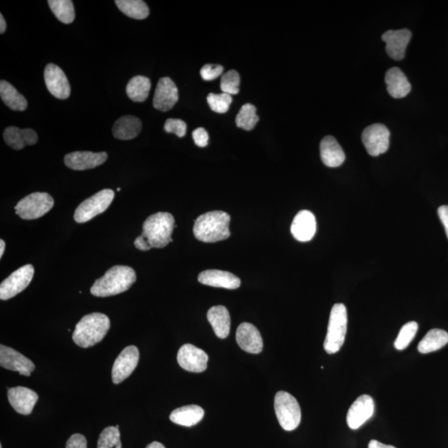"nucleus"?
Wrapping results in <instances>:
<instances>
[{"label": "nucleus", "instance_id": "nucleus-1", "mask_svg": "<svg viewBox=\"0 0 448 448\" xmlns=\"http://www.w3.org/2000/svg\"><path fill=\"white\" fill-rule=\"evenodd\" d=\"M175 227V218L166 212L149 216L143 223L142 234L134 242L137 249L148 251L162 249L173 242L171 236Z\"/></svg>", "mask_w": 448, "mask_h": 448}, {"label": "nucleus", "instance_id": "nucleus-2", "mask_svg": "<svg viewBox=\"0 0 448 448\" xmlns=\"http://www.w3.org/2000/svg\"><path fill=\"white\" fill-rule=\"evenodd\" d=\"M136 281V274L132 267L115 266L108 270L103 277L94 283L91 293L97 297H108L123 293Z\"/></svg>", "mask_w": 448, "mask_h": 448}, {"label": "nucleus", "instance_id": "nucleus-3", "mask_svg": "<svg viewBox=\"0 0 448 448\" xmlns=\"http://www.w3.org/2000/svg\"><path fill=\"white\" fill-rule=\"evenodd\" d=\"M231 217L223 211H212L200 215L194 225L195 237L203 242H217L230 237Z\"/></svg>", "mask_w": 448, "mask_h": 448}, {"label": "nucleus", "instance_id": "nucleus-4", "mask_svg": "<svg viewBox=\"0 0 448 448\" xmlns=\"http://www.w3.org/2000/svg\"><path fill=\"white\" fill-rule=\"evenodd\" d=\"M111 327V321L102 313H92L82 318L73 335L74 343L82 348L93 347L104 339Z\"/></svg>", "mask_w": 448, "mask_h": 448}, {"label": "nucleus", "instance_id": "nucleus-5", "mask_svg": "<svg viewBox=\"0 0 448 448\" xmlns=\"http://www.w3.org/2000/svg\"><path fill=\"white\" fill-rule=\"evenodd\" d=\"M347 310L344 304L333 306L328 324L327 334L324 342L326 352L332 355L340 351L344 345L347 332Z\"/></svg>", "mask_w": 448, "mask_h": 448}, {"label": "nucleus", "instance_id": "nucleus-6", "mask_svg": "<svg viewBox=\"0 0 448 448\" xmlns=\"http://www.w3.org/2000/svg\"><path fill=\"white\" fill-rule=\"evenodd\" d=\"M275 412L283 430L293 431L301 420V411L297 400L285 391L278 392L274 399Z\"/></svg>", "mask_w": 448, "mask_h": 448}, {"label": "nucleus", "instance_id": "nucleus-7", "mask_svg": "<svg viewBox=\"0 0 448 448\" xmlns=\"http://www.w3.org/2000/svg\"><path fill=\"white\" fill-rule=\"evenodd\" d=\"M53 206L54 200L48 192H37L21 199L15 207V212L23 219L33 220L49 213Z\"/></svg>", "mask_w": 448, "mask_h": 448}, {"label": "nucleus", "instance_id": "nucleus-8", "mask_svg": "<svg viewBox=\"0 0 448 448\" xmlns=\"http://www.w3.org/2000/svg\"><path fill=\"white\" fill-rule=\"evenodd\" d=\"M115 197V192L112 190H102L96 195L84 200L77 208L74 214V219L78 223H84L97 217L111 206Z\"/></svg>", "mask_w": 448, "mask_h": 448}, {"label": "nucleus", "instance_id": "nucleus-9", "mask_svg": "<svg viewBox=\"0 0 448 448\" xmlns=\"http://www.w3.org/2000/svg\"><path fill=\"white\" fill-rule=\"evenodd\" d=\"M34 269L32 265L27 264L15 271L0 285V299L2 301L17 296L25 290L32 282Z\"/></svg>", "mask_w": 448, "mask_h": 448}, {"label": "nucleus", "instance_id": "nucleus-10", "mask_svg": "<svg viewBox=\"0 0 448 448\" xmlns=\"http://www.w3.org/2000/svg\"><path fill=\"white\" fill-rule=\"evenodd\" d=\"M390 132L383 124H373L364 129L363 144L369 155L379 156L390 147Z\"/></svg>", "mask_w": 448, "mask_h": 448}, {"label": "nucleus", "instance_id": "nucleus-11", "mask_svg": "<svg viewBox=\"0 0 448 448\" xmlns=\"http://www.w3.org/2000/svg\"><path fill=\"white\" fill-rule=\"evenodd\" d=\"M140 359L139 349L135 345L125 347L116 358L113 364L112 378L113 383L119 384L127 379L135 371Z\"/></svg>", "mask_w": 448, "mask_h": 448}, {"label": "nucleus", "instance_id": "nucleus-12", "mask_svg": "<svg viewBox=\"0 0 448 448\" xmlns=\"http://www.w3.org/2000/svg\"><path fill=\"white\" fill-rule=\"evenodd\" d=\"M177 360L179 366L186 371L201 373L206 371L208 356L203 349L191 344H186L179 349Z\"/></svg>", "mask_w": 448, "mask_h": 448}, {"label": "nucleus", "instance_id": "nucleus-13", "mask_svg": "<svg viewBox=\"0 0 448 448\" xmlns=\"http://www.w3.org/2000/svg\"><path fill=\"white\" fill-rule=\"evenodd\" d=\"M47 88L58 99H68L71 94V86L66 74L58 66L53 64L47 65L45 72Z\"/></svg>", "mask_w": 448, "mask_h": 448}, {"label": "nucleus", "instance_id": "nucleus-14", "mask_svg": "<svg viewBox=\"0 0 448 448\" xmlns=\"http://www.w3.org/2000/svg\"><path fill=\"white\" fill-rule=\"evenodd\" d=\"M0 365L9 371H16L21 375L29 377L35 365L22 353L5 345H0Z\"/></svg>", "mask_w": 448, "mask_h": 448}, {"label": "nucleus", "instance_id": "nucleus-15", "mask_svg": "<svg viewBox=\"0 0 448 448\" xmlns=\"http://www.w3.org/2000/svg\"><path fill=\"white\" fill-rule=\"evenodd\" d=\"M375 412V402L372 397L364 395L358 398L349 408L347 421L348 426L356 430L366 423Z\"/></svg>", "mask_w": 448, "mask_h": 448}, {"label": "nucleus", "instance_id": "nucleus-16", "mask_svg": "<svg viewBox=\"0 0 448 448\" xmlns=\"http://www.w3.org/2000/svg\"><path fill=\"white\" fill-rule=\"evenodd\" d=\"M179 100L178 88L170 77L160 78L157 84L153 105L160 112L170 111Z\"/></svg>", "mask_w": 448, "mask_h": 448}, {"label": "nucleus", "instance_id": "nucleus-17", "mask_svg": "<svg viewBox=\"0 0 448 448\" xmlns=\"http://www.w3.org/2000/svg\"><path fill=\"white\" fill-rule=\"evenodd\" d=\"M108 158V153L76 151L65 156L64 163L73 171L91 170L104 164Z\"/></svg>", "mask_w": 448, "mask_h": 448}, {"label": "nucleus", "instance_id": "nucleus-18", "mask_svg": "<svg viewBox=\"0 0 448 448\" xmlns=\"http://www.w3.org/2000/svg\"><path fill=\"white\" fill-rule=\"evenodd\" d=\"M8 399L12 408L18 414L29 415L38 402V395L30 388L18 386L10 388Z\"/></svg>", "mask_w": 448, "mask_h": 448}, {"label": "nucleus", "instance_id": "nucleus-19", "mask_svg": "<svg viewBox=\"0 0 448 448\" xmlns=\"http://www.w3.org/2000/svg\"><path fill=\"white\" fill-rule=\"evenodd\" d=\"M411 38L412 34L407 29L388 30L385 32L382 35V39L386 42V51L388 56L396 61L402 60L406 56V48Z\"/></svg>", "mask_w": 448, "mask_h": 448}, {"label": "nucleus", "instance_id": "nucleus-20", "mask_svg": "<svg viewBox=\"0 0 448 448\" xmlns=\"http://www.w3.org/2000/svg\"><path fill=\"white\" fill-rule=\"evenodd\" d=\"M290 232L299 242L312 240L316 233L315 216L308 210H301L294 218Z\"/></svg>", "mask_w": 448, "mask_h": 448}, {"label": "nucleus", "instance_id": "nucleus-21", "mask_svg": "<svg viewBox=\"0 0 448 448\" xmlns=\"http://www.w3.org/2000/svg\"><path fill=\"white\" fill-rule=\"evenodd\" d=\"M236 340L239 347L247 353H259L263 349V340L260 332L253 325L242 323L236 332Z\"/></svg>", "mask_w": 448, "mask_h": 448}, {"label": "nucleus", "instance_id": "nucleus-22", "mask_svg": "<svg viewBox=\"0 0 448 448\" xmlns=\"http://www.w3.org/2000/svg\"><path fill=\"white\" fill-rule=\"evenodd\" d=\"M198 280L203 285L229 290L237 289L241 285L240 279L233 273L221 270L203 271L199 275Z\"/></svg>", "mask_w": 448, "mask_h": 448}, {"label": "nucleus", "instance_id": "nucleus-23", "mask_svg": "<svg viewBox=\"0 0 448 448\" xmlns=\"http://www.w3.org/2000/svg\"><path fill=\"white\" fill-rule=\"evenodd\" d=\"M3 139L6 144L15 151H21L27 145H34L38 140L37 133L33 129H19L15 127L5 129Z\"/></svg>", "mask_w": 448, "mask_h": 448}, {"label": "nucleus", "instance_id": "nucleus-24", "mask_svg": "<svg viewBox=\"0 0 448 448\" xmlns=\"http://www.w3.org/2000/svg\"><path fill=\"white\" fill-rule=\"evenodd\" d=\"M320 149L321 160L325 166L336 168L344 163L345 155L343 149L333 136H325L321 140Z\"/></svg>", "mask_w": 448, "mask_h": 448}, {"label": "nucleus", "instance_id": "nucleus-25", "mask_svg": "<svg viewBox=\"0 0 448 448\" xmlns=\"http://www.w3.org/2000/svg\"><path fill=\"white\" fill-rule=\"evenodd\" d=\"M208 322L214 329L215 335L220 339L229 336L231 327V318L229 310L223 306H216L208 310Z\"/></svg>", "mask_w": 448, "mask_h": 448}, {"label": "nucleus", "instance_id": "nucleus-26", "mask_svg": "<svg viewBox=\"0 0 448 448\" xmlns=\"http://www.w3.org/2000/svg\"><path fill=\"white\" fill-rule=\"evenodd\" d=\"M388 93L394 98H403L411 92V84L399 68H392L385 74Z\"/></svg>", "mask_w": 448, "mask_h": 448}, {"label": "nucleus", "instance_id": "nucleus-27", "mask_svg": "<svg viewBox=\"0 0 448 448\" xmlns=\"http://www.w3.org/2000/svg\"><path fill=\"white\" fill-rule=\"evenodd\" d=\"M142 129L139 118L133 116H124L118 119L113 125L114 137L118 140H128L136 138Z\"/></svg>", "mask_w": 448, "mask_h": 448}, {"label": "nucleus", "instance_id": "nucleus-28", "mask_svg": "<svg viewBox=\"0 0 448 448\" xmlns=\"http://www.w3.org/2000/svg\"><path fill=\"white\" fill-rule=\"evenodd\" d=\"M204 410L198 406H187L176 408L171 412V421L180 426L192 427L203 419Z\"/></svg>", "mask_w": 448, "mask_h": 448}, {"label": "nucleus", "instance_id": "nucleus-29", "mask_svg": "<svg viewBox=\"0 0 448 448\" xmlns=\"http://www.w3.org/2000/svg\"><path fill=\"white\" fill-rule=\"evenodd\" d=\"M0 97L3 103L13 111L23 112L27 108L26 98L6 81L2 80L0 82Z\"/></svg>", "mask_w": 448, "mask_h": 448}, {"label": "nucleus", "instance_id": "nucleus-30", "mask_svg": "<svg viewBox=\"0 0 448 448\" xmlns=\"http://www.w3.org/2000/svg\"><path fill=\"white\" fill-rule=\"evenodd\" d=\"M448 343V333L443 329H432L419 342L418 349L420 353H428L438 351Z\"/></svg>", "mask_w": 448, "mask_h": 448}, {"label": "nucleus", "instance_id": "nucleus-31", "mask_svg": "<svg viewBox=\"0 0 448 448\" xmlns=\"http://www.w3.org/2000/svg\"><path fill=\"white\" fill-rule=\"evenodd\" d=\"M151 88V82L148 77L136 76L129 81L127 94L129 99L135 102H143L147 99Z\"/></svg>", "mask_w": 448, "mask_h": 448}, {"label": "nucleus", "instance_id": "nucleus-32", "mask_svg": "<svg viewBox=\"0 0 448 448\" xmlns=\"http://www.w3.org/2000/svg\"><path fill=\"white\" fill-rule=\"evenodd\" d=\"M115 3L119 10L129 18L140 21L149 16V8L141 0H116Z\"/></svg>", "mask_w": 448, "mask_h": 448}, {"label": "nucleus", "instance_id": "nucleus-33", "mask_svg": "<svg viewBox=\"0 0 448 448\" xmlns=\"http://www.w3.org/2000/svg\"><path fill=\"white\" fill-rule=\"evenodd\" d=\"M49 5L59 21L69 25L75 19V10L71 0H49Z\"/></svg>", "mask_w": 448, "mask_h": 448}, {"label": "nucleus", "instance_id": "nucleus-34", "mask_svg": "<svg viewBox=\"0 0 448 448\" xmlns=\"http://www.w3.org/2000/svg\"><path fill=\"white\" fill-rule=\"evenodd\" d=\"M258 121L257 108L250 103L243 105L236 117L237 127L245 131H251L256 127Z\"/></svg>", "mask_w": 448, "mask_h": 448}, {"label": "nucleus", "instance_id": "nucleus-35", "mask_svg": "<svg viewBox=\"0 0 448 448\" xmlns=\"http://www.w3.org/2000/svg\"><path fill=\"white\" fill-rule=\"evenodd\" d=\"M419 325L415 321L408 322L400 329L398 337L395 341V347L398 351H403L414 339L416 332H418Z\"/></svg>", "mask_w": 448, "mask_h": 448}, {"label": "nucleus", "instance_id": "nucleus-36", "mask_svg": "<svg viewBox=\"0 0 448 448\" xmlns=\"http://www.w3.org/2000/svg\"><path fill=\"white\" fill-rule=\"evenodd\" d=\"M97 448H123L119 428L112 426L105 427L98 439Z\"/></svg>", "mask_w": 448, "mask_h": 448}, {"label": "nucleus", "instance_id": "nucleus-37", "mask_svg": "<svg viewBox=\"0 0 448 448\" xmlns=\"http://www.w3.org/2000/svg\"><path fill=\"white\" fill-rule=\"evenodd\" d=\"M239 84H240V76L235 70H230L229 72L223 74L220 88L223 93L227 95H237L239 92Z\"/></svg>", "mask_w": 448, "mask_h": 448}, {"label": "nucleus", "instance_id": "nucleus-38", "mask_svg": "<svg viewBox=\"0 0 448 448\" xmlns=\"http://www.w3.org/2000/svg\"><path fill=\"white\" fill-rule=\"evenodd\" d=\"M207 101L214 112L223 114L229 111L233 99L230 95H227L226 93H210L207 97Z\"/></svg>", "mask_w": 448, "mask_h": 448}, {"label": "nucleus", "instance_id": "nucleus-39", "mask_svg": "<svg viewBox=\"0 0 448 448\" xmlns=\"http://www.w3.org/2000/svg\"><path fill=\"white\" fill-rule=\"evenodd\" d=\"M164 129L166 132L174 133L177 136L182 138L186 135L187 125L182 120L171 118L166 121Z\"/></svg>", "mask_w": 448, "mask_h": 448}, {"label": "nucleus", "instance_id": "nucleus-40", "mask_svg": "<svg viewBox=\"0 0 448 448\" xmlns=\"http://www.w3.org/2000/svg\"><path fill=\"white\" fill-rule=\"evenodd\" d=\"M223 72V66L221 65L207 64L204 65L200 71V74L204 81H213L221 76Z\"/></svg>", "mask_w": 448, "mask_h": 448}, {"label": "nucleus", "instance_id": "nucleus-41", "mask_svg": "<svg viewBox=\"0 0 448 448\" xmlns=\"http://www.w3.org/2000/svg\"><path fill=\"white\" fill-rule=\"evenodd\" d=\"M66 448H88V442L84 435L73 434L66 442Z\"/></svg>", "mask_w": 448, "mask_h": 448}, {"label": "nucleus", "instance_id": "nucleus-42", "mask_svg": "<svg viewBox=\"0 0 448 448\" xmlns=\"http://www.w3.org/2000/svg\"><path fill=\"white\" fill-rule=\"evenodd\" d=\"M192 139L199 147H206L208 144V134L206 129L198 128L192 132Z\"/></svg>", "mask_w": 448, "mask_h": 448}, {"label": "nucleus", "instance_id": "nucleus-43", "mask_svg": "<svg viewBox=\"0 0 448 448\" xmlns=\"http://www.w3.org/2000/svg\"><path fill=\"white\" fill-rule=\"evenodd\" d=\"M438 213L440 220H441L444 227H445L446 234L448 238V206H443L440 207Z\"/></svg>", "mask_w": 448, "mask_h": 448}, {"label": "nucleus", "instance_id": "nucleus-44", "mask_svg": "<svg viewBox=\"0 0 448 448\" xmlns=\"http://www.w3.org/2000/svg\"><path fill=\"white\" fill-rule=\"evenodd\" d=\"M369 448H396L394 446L391 445H385L384 443H381L377 440H371L369 443Z\"/></svg>", "mask_w": 448, "mask_h": 448}, {"label": "nucleus", "instance_id": "nucleus-45", "mask_svg": "<svg viewBox=\"0 0 448 448\" xmlns=\"http://www.w3.org/2000/svg\"><path fill=\"white\" fill-rule=\"evenodd\" d=\"M7 29L6 22L5 18H3V14H0V34H3L5 33Z\"/></svg>", "mask_w": 448, "mask_h": 448}, {"label": "nucleus", "instance_id": "nucleus-46", "mask_svg": "<svg viewBox=\"0 0 448 448\" xmlns=\"http://www.w3.org/2000/svg\"><path fill=\"white\" fill-rule=\"evenodd\" d=\"M147 448H166V447H164L163 444H161L158 442H154L149 444Z\"/></svg>", "mask_w": 448, "mask_h": 448}, {"label": "nucleus", "instance_id": "nucleus-47", "mask_svg": "<svg viewBox=\"0 0 448 448\" xmlns=\"http://www.w3.org/2000/svg\"><path fill=\"white\" fill-rule=\"evenodd\" d=\"M5 242L1 239L0 240V258H2L3 253H5Z\"/></svg>", "mask_w": 448, "mask_h": 448}, {"label": "nucleus", "instance_id": "nucleus-48", "mask_svg": "<svg viewBox=\"0 0 448 448\" xmlns=\"http://www.w3.org/2000/svg\"><path fill=\"white\" fill-rule=\"evenodd\" d=\"M117 191H118V192L121 191V188H117Z\"/></svg>", "mask_w": 448, "mask_h": 448}, {"label": "nucleus", "instance_id": "nucleus-49", "mask_svg": "<svg viewBox=\"0 0 448 448\" xmlns=\"http://www.w3.org/2000/svg\"><path fill=\"white\" fill-rule=\"evenodd\" d=\"M0 448H3L2 445H0Z\"/></svg>", "mask_w": 448, "mask_h": 448}]
</instances>
